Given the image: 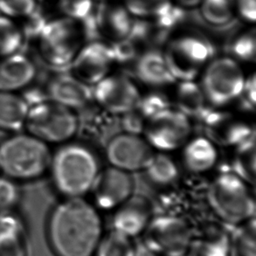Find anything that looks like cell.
Masks as SVG:
<instances>
[{"instance_id":"obj_37","label":"cell","mask_w":256,"mask_h":256,"mask_svg":"<svg viewBox=\"0 0 256 256\" xmlns=\"http://www.w3.org/2000/svg\"><path fill=\"white\" fill-rule=\"evenodd\" d=\"M256 76L253 74L250 76L246 77V80L243 86L242 91L240 94L238 100H240L243 108L246 110H254L256 107Z\"/></svg>"},{"instance_id":"obj_19","label":"cell","mask_w":256,"mask_h":256,"mask_svg":"<svg viewBox=\"0 0 256 256\" xmlns=\"http://www.w3.org/2000/svg\"><path fill=\"white\" fill-rule=\"evenodd\" d=\"M46 91L48 99L74 111L85 107L93 97L90 86L71 74L52 76L46 84Z\"/></svg>"},{"instance_id":"obj_32","label":"cell","mask_w":256,"mask_h":256,"mask_svg":"<svg viewBox=\"0 0 256 256\" xmlns=\"http://www.w3.org/2000/svg\"><path fill=\"white\" fill-rule=\"evenodd\" d=\"M232 59L244 62H254L256 56V38L254 30L236 35L228 46Z\"/></svg>"},{"instance_id":"obj_15","label":"cell","mask_w":256,"mask_h":256,"mask_svg":"<svg viewBox=\"0 0 256 256\" xmlns=\"http://www.w3.org/2000/svg\"><path fill=\"white\" fill-rule=\"evenodd\" d=\"M206 136L214 144L236 146L256 136L254 130L246 122L226 111H206L202 116Z\"/></svg>"},{"instance_id":"obj_7","label":"cell","mask_w":256,"mask_h":256,"mask_svg":"<svg viewBox=\"0 0 256 256\" xmlns=\"http://www.w3.org/2000/svg\"><path fill=\"white\" fill-rule=\"evenodd\" d=\"M76 21L64 17L48 20L36 38L42 62L52 70L70 68L82 48V30Z\"/></svg>"},{"instance_id":"obj_35","label":"cell","mask_w":256,"mask_h":256,"mask_svg":"<svg viewBox=\"0 0 256 256\" xmlns=\"http://www.w3.org/2000/svg\"><path fill=\"white\" fill-rule=\"evenodd\" d=\"M59 8L65 17L82 24L93 16L92 0H60Z\"/></svg>"},{"instance_id":"obj_21","label":"cell","mask_w":256,"mask_h":256,"mask_svg":"<svg viewBox=\"0 0 256 256\" xmlns=\"http://www.w3.org/2000/svg\"><path fill=\"white\" fill-rule=\"evenodd\" d=\"M136 76L141 82L152 88L170 86L176 80L170 73L164 52L148 50L136 60Z\"/></svg>"},{"instance_id":"obj_34","label":"cell","mask_w":256,"mask_h":256,"mask_svg":"<svg viewBox=\"0 0 256 256\" xmlns=\"http://www.w3.org/2000/svg\"><path fill=\"white\" fill-rule=\"evenodd\" d=\"M21 196L18 182L0 174V212L16 210Z\"/></svg>"},{"instance_id":"obj_38","label":"cell","mask_w":256,"mask_h":256,"mask_svg":"<svg viewBox=\"0 0 256 256\" xmlns=\"http://www.w3.org/2000/svg\"><path fill=\"white\" fill-rule=\"evenodd\" d=\"M236 9L240 16L254 23L256 18V0H234Z\"/></svg>"},{"instance_id":"obj_14","label":"cell","mask_w":256,"mask_h":256,"mask_svg":"<svg viewBox=\"0 0 256 256\" xmlns=\"http://www.w3.org/2000/svg\"><path fill=\"white\" fill-rule=\"evenodd\" d=\"M134 187L130 173L110 166L99 172L90 192L96 208L108 211L116 209L133 195Z\"/></svg>"},{"instance_id":"obj_26","label":"cell","mask_w":256,"mask_h":256,"mask_svg":"<svg viewBox=\"0 0 256 256\" xmlns=\"http://www.w3.org/2000/svg\"><path fill=\"white\" fill-rule=\"evenodd\" d=\"M144 170L153 184L163 186L174 183L180 174L175 161L164 152L153 154Z\"/></svg>"},{"instance_id":"obj_2","label":"cell","mask_w":256,"mask_h":256,"mask_svg":"<svg viewBox=\"0 0 256 256\" xmlns=\"http://www.w3.org/2000/svg\"><path fill=\"white\" fill-rule=\"evenodd\" d=\"M48 172L54 186L63 197L82 198L90 192L100 168L88 146L68 142L52 153Z\"/></svg>"},{"instance_id":"obj_16","label":"cell","mask_w":256,"mask_h":256,"mask_svg":"<svg viewBox=\"0 0 256 256\" xmlns=\"http://www.w3.org/2000/svg\"><path fill=\"white\" fill-rule=\"evenodd\" d=\"M94 38H102L110 45L128 38L132 32L133 20L124 6L100 2L94 10Z\"/></svg>"},{"instance_id":"obj_28","label":"cell","mask_w":256,"mask_h":256,"mask_svg":"<svg viewBox=\"0 0 256 256\" xmlns=\"http://www.w3.org/2000/svg\"><path fill=\"white\" fill-rule=\"evenodd\" d=\"M230 256H256V222L254 218L238 225L231 232Z\"/></svg>"},{"instance_id":"obj_33","label":"cell","mask_w":256,"mask_h":256,"mask_svg":"<svg viewBox=\"0 0 256 256\" xmlns=\"http://www.w3.org/2000/svg\"><path fill=\"white\" fill-rule=\"evenodd\" d=\"M170 107V102L166 94L160 92H150L141 96L136 106L132 110L146 124L153 116Z\"/></svg>"},{"instance_id":"obj_3","label":"cell","mask_w":256,"mask_h":256,"mask_svg":"<svg viewBox=\"0 0 256 256\" xmlns=\"http://www.w3.org/2000/svg\"><path fill=\"white\" fill-rule=\"evenodd\" d=\"M51 158L48 144L28 132L12 133L0 142V173L18 183L48 172Z\"/></svg>"},{"instance_id":"obj_11","label":"cell","mask_w":256,"mask_h":256,"mask_svg":"<svg viewBox=\"0 0 256 256\" xmlns=\"http://www.w3.org/2000/svg\"><path fill=\"white\" fill-rule=\"evenodd\" d=\"M94 86L92 96L110 114H127L135 108L142 96L138 85L121 74H110Z\"/></svg>"},{"instance_id":"obj_13","label":"cell","mask_w":256,"mask_h":256,"mask_svg":"<svg viewBox=\"0 0 256 256\" xmlns=\"http://www.w3.org/2000/svg\"><path fill=\"white\" fill-rule=\"evenodd\" d=\"M114 63L111 45L94 40L82 46L70 68L73 76L90 86L108 76Z\"/></svg>"},{"instance_id":"obj_6","label":"cell","mask_w":256,"mask_h":256,"mask_svg":"<svg viewBox=\"0 0 256 256\" xmlns=\"http://www.w3.org/2000/svg\"><path fill=\"white\" fill-rule=\"evenodd\" d=\"M214 49L204 35L188 32L172 38L164 52L176 82L195 80L214 59Z\"/></svg>"},{"instance_id":"obj_25","label":"cell","mask_w":256,"mask_h":256,"mask_svg":"<svg viewBox=\"0 0 256 256\" xmlns=\"http://www.w3.org/2000/svg\"><path fill=\"white\" fill-rule=\"evenodd\" d=\"M256 136L236 146L232 172L248 184L256 183Z\"/></svg>"},{"instance_id":"obj_1","label":"cell","mask_w":256,"mask_h":256,"mask_svg":"<svg viewBox=\"0 0 256 256\" xmlns=\"http://www.w3.org/2000/svg\"><path fill=\"white\" fill-rule=\"evenodd\" d=\"M46 232L56 256H94L104 225L94 204L82 198H65L49 212Z\"/></svg>"},{"instance_id":"obj_8","label":"cell","mask_w":256,"mask_h":256,"mask_svg":"<svg viewBox=\"0 0 256 256\" xmlns=\"http://www.w3.org/2000/svg\"><path fill=\"white\" fill-rule=\"evenodd\" d=\"M200 76V85L208 104L216 108L238 100L246 80L242 66L232 57L212 60Z\"/></svg>"},{"instance_id":"obj_40","label":"cell","mask_w":256,"mask_h":256,"mask_svg":"<svg viewBox=\"0 0 256 256\" xmlns=\"http://www.w3.org/2000/svg\"><path fill=\"white\" fill-rule=\"evenodd\" d=\"M38 1H42V0H37V2H38Z\"/></svg>"},{"instance_id":"obj_9","label":"cell","mask_w":256,"mask_h":256,"mask_svg":"<svg viewBox=\"0 0 256 256\" xmlns=\"http://www.w3.org/2000/svg\"><path fill=\"white\" fill-rule=\"evenodd\" d=\"M142 246L158 256H186L194 240V228L180 216L152 218L142 234Z\"/></svg>"},{"instance_id":"obj_23","label":"cell","mask_w":256,"mask_h":256,"mask_svg":"<svg viewBox=\"0 0 256 256\" xmlns=\"http://www.w3.org/2000/svg\"><path fill=\"white\" fill-rule=\"evenodd\" d=\"M29 106L20 93L0 91V132L17 133L24 128Z\"/></svg>"},{"instance_id":"obj_17","label":"cell","mask_w":256,"mask_h":256,"mask_svg":"<svg viewBox=\"0 0 256 256\" xmlns=\"http://www.w3.org/2000/svg\"><path fill=\"white\" fill-rule=\"evenodd\" d=\"M152 214V204L147 198L132 195L116 208L112 218L113 230L133 239L146 231Z\"/></svg>"},{"instance_id":"obj_31","label":"cell","mask_w":256,"mask_h":256,"mask_svg":"<svg viewBox=\"0 0 256 256\" xmlns=\"http://www.w3.org/2000/svg\"><path fill=\"white\" fill-rule=\"evenodd\" d=\"M130 14L139 18H155L166 14L172 8L170 0H124Z\"/></svg>"},{"instance_id":"obj_4","label":"cell","mask_w":256,"mask_h":256,"mask_svg":"<svg viewBox=\"0 0 256 256\" xmlns=\"http://www.w3.org/2000/svg\"><path fill=\"white\" fill-rule=\"evenodd\" d=\"M208 198L215 214L228 225H240L254 218L256 203L248 184L232 172L215 178Z\"/></svg>"},{"instance_id":"obj_30","label":"cell","mask_w":256,"mask_h":256,"mask_svg":"<svg viewBox=\"0 0 256 256\" xmlns=\"http://www.w3.org/2000/svg\"><path fill=\"white\" fill-rule=\"evenodd\" d=\"M24 35L14 18L0 14V58L20 52Z\"/></svg>"},{"instance_id":"obj_18","label":"cell","mask_w":256,"mask_h":256,"mask_svg":"<svg viewBox=\"0 0 256 256\" xmlns=\"http://www.w3.org/2000/svg\"><path fill=\"white\" fill-rule=\"evenodd\" d=\"M37 76L34 60L22 52L0 58V91L20 93Z\"/></svg>"},{"instance_id":"obj_5","label":"cell","mask_w":256,"mask_h":256,"mask_svg":"<svg viewBox=\"0 0 256 256\" xmlns=\"http://www.w3.org/2000/svg\"><path fill=\"white\" fill-rule=\"evenodd\" d=\"M79 127L76 111L50 99L29 107L24 125L28 133L48 146L70 142Z\"/></svg>"},{"instance_id":"obj_27","label":"cell","mask_w":256,"mask_h":256,"mask_svg":"<svg viewBox=\"0 0 256 256\" xmlns=\"http://www.w3.org/2000/svg\"><path fill=\"white\" fill-rule=\"evenodd\" d=\"M201 17L208 24L220 28L232 22L236 12L234 0H202Z\"/></svg>"},{"instance_id":"obj_39","label":"cell","mask_w":256,"mask_h":256,"mask_svg":"<svg viewBox=\"0 0 256 256\" xmlns=\"http://www.w3.org/2000/svg\"><path fill=\"white\" fill-rule=\"evenodd\" d=\"M183 6L192 7L198 6L200 4L202 0H178Z\"/></svg>"},{"instance_id":"obj_24","label":"cell","mask_w":256,"mask_h":256,"mask_svg":"<svg viewBox=\"0 0 256 256\" xmlns=\"http://www.w3.org/2000/svg\"><path fill=\"white\" fill-rule=\"evenodd\" d=\"M173 100L176 110L189 118H202L208 111V100L200 85L195 80H178Z\"/></svg>"},{"instance_id":"obj_36","label":"cell","mask_w":256,"mask_h":256,"mask_svg":"<svg viewBox=\"0 0 256 256\" xmlns=\"http://www.w3.org/2000/svg\"><path fill=\"white\" fill-rule=\"evenodd\" d=\"M37 7V0H0V14L10 18L28 17Z\"/></svg>"},{"instance_id":"obj_10","label":"cell","mask_w":256,"mask_h":256,"mask_svg":"<svg viewBox=\"0 0 256 256\" xmlns=\"http://www.w3.org/2000/svg\"><path fill=\"white\" fill-rule=\"evenodd\" d=\"M190 118L176 108H168L146 122L144 134L152 148L161 152L183 147L192 134Z\"/></svg>"},{"instance_id":"obj_20","label":"cell","mask_w":256,"mask_h":256,"mask_svg":"<svg viewBox=\"0 0 256 256\" xmlns=\"http://www.w3.org/2000/svg\"><path fill=\"white\" fill-rule=\"evenodd\" d=\"M0 256H29L28 226L16 210L0 212Z\"/></svg>"},{"instance_id":"obj_29","label":"cell","mask_w":256,"mask_h":256,"mask_svg":"<svg viewBox=\"0 0 256 256\" xmlns=\"http://www.w3.org/2000/svg\"><path fill=\"white\" fill-rule=\"evenodd\" d=\"M138 246L133 239L112 230L104 234L97 248L96 256H136Z\"/></svg>"},{"instance_id":"obj_22","label":"cell","mask_w":256,"mask_h":256,"mask_svg":"<svg viewBox=\"0 0 256 256\" xmlns=\"http://www.w3.org/2000/svg\"><path fill=\"white\" fill-rule=\"evenodd\" d=\"M215 144L206 136L189 139L183 146L182 160L184 166L192 173H204L212 170L218 160Z\"/></svg>"},{"instance_id":"obj_12","label":"cell","mask_w":256,"mask_h":256,"mask_svg":"<svg viewBox=\"0 0 256 256\" xmlns=\"http://www.w3.org/2000/svg\"><path fill=\"white\" fill-rule=\"evenodd\" d=\"M152 155V146L146 139L128 132L114 136L106 148L111 166L128 173L144 170Z\"/></svg>"}]
</instances>
